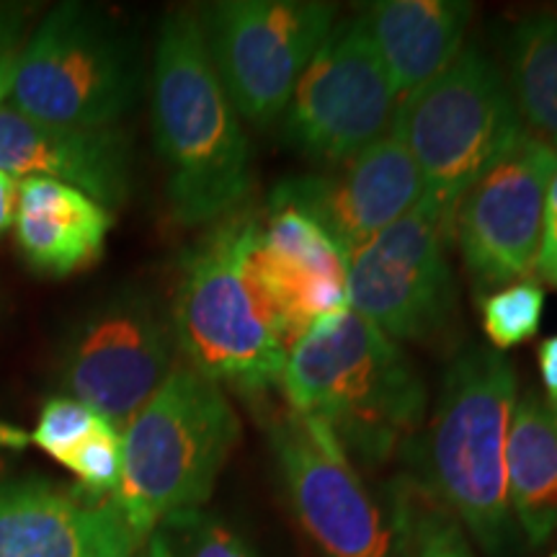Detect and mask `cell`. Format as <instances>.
<instances>
[{
	"label": "cell",
	"instance_id": "cell-20",
	"mask_svg": "<svg viewBox=\"0 0 557 557\" xmlns=\"http://www.w3.org/2000/svg\"><path fill=\"white\" fill-rule=\"evenodd\" d=\"M508 504L532 545L557 529V416L537 389L517 398L506 444Z\"/></svg>",
	"mask_w": 557,
	"mask_h": 557
},
{
	"label": "cell",
	"instance_id": "cell-18",
	"mask_svg": "<svg viewBox=\"0 0 557 557\" xmlns=\"http://www.w3.org/2000/svg\"><path fill=\"white\" fill-rule=\"evenodd\" d=\"M114 214L99 201L60 184L32 176L18 184L16 246L41 276H70L101 259Z\"/></svg>",
	"mask_w": 557,
	"mask_h": 557
},
{
	"label": "cell",
	"instance_id": "cell-19",
	"mask_svg": "<svg viewBox=\"0 0 557 557\" xmlns=\"http://www.w3.org/2000/svg\"><path fill=\"white\" fill-rule=\"evenodd\" d=\"M462 0H380L361 13L398 96L406 99L462 52L472 18Z\"/></svg>",
	"mask_w": 557,
	"mask_h": 557
},
{
	"label": "cell",
	"instance_id": "cell-17",
	"mask_svg": "<svg viewBox=\"0 0 557 557\" xmlns=\"http://www.w3.org/2000/svg\"><path fill=\"white\" fill-rule=\"evenodd\" d=\"M116 521L111 498L78 496L39 478L0 483V557H96Z\"/></svg>",
	"mask_w": 557,
	"mask_h": 557
},
{
	"label": "cell",
	"instance_id": "cell-28",
	"mask_svg": "<svg viewBox=\"0 0 557 557\" xmlns=\"http://www.w3.org/2000/svg\"><path fill=\"white\" fill-rule=\"evenodd\" d=\"M534 271L557 287V173L553 176L545 205V227H542V246Z\"/></svg>",
	"mask_w": 557,
	"mask_h": 557
},
{
	"label": "cell",
	"instance_id": "cell-12",
	"mask_svg": "<svg viewBox=\"0 0 557 557\" xmlns=\"http://www.w3.org/2000/svg\"><path fill=\"white\" fill-rule=\"evenodd\" d=\"M451 235L431 209L416 205L348 256V305L389 341H431L457 318Z\"/></svg>",
	"mask_w": 557,
	"mask_h": 557
},
{
	"label": "cell",
	"instance_id": "cell-4",
	"mask_svg": "<svg viewBox=\"0 0 557 557\" xmlns=\"http://www.w3.org/2000/svg\"><path fill=\"white\" fill-rule=\"evenodd\" d=\"M250 222L253 209H235L186 250L171 320L186 367L253 400L278 387L289 341L248 269Z\"/></svg>",
	"mask_w": 557,
	"mask_h": 557
},
{
	"label": "cell",
	"instance_id": "cell-30",
	"mask_svg": "<svg viewBox=\"0 0 557 557\" xmlns=\"http://www.w3.org/2000/svg\"><path fill=\"white\" fill-rule=\"evenodd\" d=\"M96 557H148V555H145L143 545H137V542L132 540V534L127 532V527H124V521L120 517V521L111 527V532L107 534V540H103V545Z\"/></svg>",
	"mask_w": 557,
	"mask_h": 557
},
{
	"label": "cell",
	"instance_id": "cell-23",
	"mask_svg": "<svg viewBox=\"0 0 557 557\" xmlns=\"http://www.w3.org/2000/svg\"><path fill=\"white\" fill-rule=\"evenodd\" d=\"M148 557H259L235 527L205 508L173 513L145 542Z\"/></svg>",
	"mask_w": 557,
	"mask_h": 557
},
{
	"label": "cell",
	"instance_id": "cell-29",
	"mask_svg": "<svg viewBox=\"0 0 557 557\" xmlns=\"http://www.w3.org/2000/svg\"><path fill=\"white\" fill-rule=\"evenodd\" d=\"M542 385H545V403L557 416V336H549L537 348Z\"/></svg>",
	"mask_w": 557,
	"mask_h": 557
},
{
	"label": "cell",
	"instance_id": "cell-21",
	"mask_svg": "<svg viewBox=\"0 0 557 557\" xmlns=\"http://www.w3.org/2000/svg\"><path fill=\"white\" fill-rule=\"evenodd\" d=\"M504 60L521 124L557 152V11L519 18L506 32Z\"/></svg>",
	"mask_w": 557,
	"mask_h": 557
},
{
	"label": "cell",
	"instance_id": "cell-8",
	"mask_svg": "<svg viewBox=\"0 0 557 557\" xmlns=\"http://www.w3.org/2000/svg\"><path fill=\"white\" fill-rule=\"evenodd\" d=\"M171 310L148 289L124 287L90 305L60 351V387L124 431L178 367Z\"/></svg>",
	"mask_w": 557,
	"mask_h": 557
},
{
	"label": "cell",
	"instance_id": "cell-32",
	"mask_svg": "<svg viewBox=\"0 0 557 557\" xmlns=\"http://www.w3.org/2000/svg\"><path fill=\"white\" fill-rule=\"evenodd\" d=\"M26 444H29V434H26L24 429L11 426V423L0 421V457H3L5 451L24 449Z\"/></svg>",
	"mask_w": 557,
	"mask_h": 557
},
{
	"label": "cell",
	"instance_id": "cell-9",
	"mask_svg": "<svg viewBox=\"0 0 557 557\" xmlns=\"http://www.w3.org/2000/svg\"><path fill=\"white\" fill-rule=\"evenodd\" d=\"M205 45L240 120H282L305 67L333 32L320 0H220L197 11Z\"/></svg>",
	"mask_w": 557,
	"mask_h": 557
},
{
	"label": "cell",
	"instance_id": "cell-27",
	"mask_svg": "<svg viewBox=\"0 0 557 557\" xmlns=\"http://www.w3.org/2000/svg\"><path fill=\"white\" fill-rule=\"evenodd\" d=\"M32 5L0 3V103L9 96L13 67L32 34Z\"/></svg>",
	"mask_w": 557,
	"mask_h": 557
},
{
	"label": "cell",
	"instance_id": "cell-7",
	"mask_svg": "<svg viewBox=\"0 0 557 557\" xmlns=\"http://www.w3.org/2000/svg\"><path fill=\"white\" fill-rule=\"evenodd\" d=\"M139 88L129 32L94 5L60 3L32 29L3 103L62 127H120Z\"/></svg>",
	"mask_w": 557,
	"mask_h": 557
},
{
	"label": "cell",
	"instance_id": "cell-14",
	"mask_svg": "<svg viewBox=\"0 0 557 557\" xmlns=\"http://www.w3.org/2000/svg\"><path fill=\"white\" fill-rule=\"evenodd\" d=\"M423 178L393 132L325 171L282 181L269 201L299 209L325 230L346 259L421 205Z\"/></svg>",
	"mask_w": 557,
	"mask_h": 557
},
{
	"label": "cell",
	"instance_id": "cell-16",
	"mask_svg": "<svg viewBox=\"0 0 557 557\" xmlns=\"http://www.w3.org/2000/svg\"><path fill=\"white\" fill-rule=\"evenodd\" d=\"M0 171L73 186L120 209L132 194V137L122 127H62L0 103Z\"/></svg>",
	"mask_w": 557,
	"mask_h": 557
},
{
	"label": "cell",
	"instance_id": "cell-11",
	"mask_svg": "<svg viewBox=\"0 0 557 557\" xmlns=\"http://www.w3.org/2000/svg\"><path fill=\"white\" fill-rule=\"evenodd\" d=\"M400 96L364 21L333 26L282 114V139L312 163L333 165L393 132Z\"/></svg>",
	"mask_w": 557,
	"mask_h": 557
},
{
	"label": "cell",
	"instance_id": "cell-25",
	"mask_svg": "<svg viewBox=\"0 0 557 557\" xmlns=\"http://www.w3.org/2000/svg\"><path fill=\"white\" fill-rule=\"evenodd\" d=\"M122 431L109 421H99L90 436L70 455L62 468L73 472L81 483L83 496L94 500H107L116 493L122 480Z\"/></svg>",
	"mask_w": 557,
	"mask_h": 557
},
{
	"label": "cell",
	"instance_id": "cell-6",
	"mask_svg": "<svg viewBox=\"0 0 557 557\" xmlns=\"http://www.w3.org/2000/svg\"><path fill=\"white\" fill-rule=\"evenodd\" d=\"M521 132L504 70L478 47H462L449 67L400 99L393 122L423 178L421 201L449 235L459 199Z\"/></svg>",
	"mask_w": 557,
	"mask_h": 557
},
{
	"label": "cell",
	"instance_id": "cell-31",
	"mask_svg": "<svg viewBox=\"0 0 557 557\" xmlns=\"http://www.w3.org/2000/svg\"><path fill=\"white\" fill-rule=\"evenodd\" d=\"M16 199H18L16 178L0 171V235L13 225V218H16Z\"/></svg>",
	"mask_w": 557,
	"mask_h": 557
},
{
	"label": "cell",
	"instance_id": "cell-26",
	"mask_svg": "<svg viewBox=\"0 0 557 557\" xmlns=\"http://www.w3.org/2000/svg\"><path fill=\"white\" fill-rule=\"evenodd\" d=\"M101 416L83 403L58 395L50 398L41 408L39 421L29 434V444L39 447L54 462H65L75 449L90 436V431L99 426Z\"/></svg>",
	"mask_w": 557,
	"mask_h": 557
},
{
	"label": "cell",
	"instance_id": "cell-22",
	"mask_svg": "<svg viewBox=\"0 0 557 557\" xmlns=\"http://www.w3.org/2000/svg\"><path fill=\"white\" fill-rule=\"evenodd\" d=\"M400 557H478L468 532L421 483L400 485L393 498Z\"/></svg>",
	"mask_w": 557,
	"mask_h": 557
},
{
	"label": "cell",
	"instance_id": "cell-3",
	"mask_svg": "<svg viewBox=\"0 0 557 557\" xmlns=\"http://www.w3.org/2000/svg\"><path fill=\"white\" fill-rule=\"evenodd\" d=\"M519 398L517 369L491 346H468L444 374L416 449L421 485L455 513L468 537L500 555L513 534L506 444Z\"/></svg>",
	"mask_w": 557,
	"mask_h": 557
},
{
	"label": "cell",
	"instance_id": "cell-2",
	"mask_svg": "<svg viewBox=\"0 0 557 557\" xmlns=\"http://www.w3.org/2000/svg\"><path fill=\"white\" fill-rule=\"evenodd\" d=\"M284 403L331 431L351 462L382 465L413 442L426 385L406 351L351 308L318 320L287 351Z\"/></svg>",
	"mask_w": 557,
	"mask_h": 557
},
{
	"label": "cell",
	"instance_id": "cell-15",
	"mask_svg": "<svg viewBox=\"0 0 557 557\" xmlns=\"http://www.w3.org/2000/svg\"><path fill=\"white\" fill-rule=\"evenodd\" d=\"M246 261L289 348L318 320L351 308L346 253L295 207L269 201L253 212Z\"/></svg>",
	"mask_w": 557,
	"mask_h": 557
},
{
	"label": "cell",
	"instance_id": "cell-5",
	"mask_svg": "<svg viewBox=\"0 0 557 557\" xmlns=\"http://www.w3.org/2000/svg\"><path fill=\"white\" fill-rule=\"evenodd\" d=\"M240 438L227 393L178 364L122 431V480L111 496L137 545L173 513L201 508Z\"/></svg>",
	"mask_w": 557,
	"mask_h": 557
},
{
	"label": "cell",
	"instance_id": "cell-1",
	"mask_svg": "<svg viewBox=\"0 0 557 557\" xmlns=\"http://www.w3.org/2000/svg\"><path fill=\"white\" fill-rule=\"evenodd\" d=\"M150 122L176 225H214L243 207L253 186V152L238 109L209 60L197 11H173L160 24L150 70Z\"/></svg>",
	"mask_w": 557,
	"mask_h": 557
},
{
	"label": "cell",
	"instance_id": "cell-13",
	"mask_svg": "<svg viewBox=\"0 0 557 557\" xmlns=\"http://www.w3.org/2000/svg\"><path fill=\"white\" fill-rule=\"evenodd\" d=\"M555 173L557 152L524 129L459 199L451 240L478 297L532 276Z\"/></svg>",
	"mask_w": 557,
	"mask_h": 557
},
{
	"label": "cell",
	"instance_id": "cell-24",
	"mask_svg": "<svg viewBox=\"0 0 557 557\" xmlns=\"http://www.w3.org/2000/svg\"><path fill=\"white\" fill-rule=\"evenodd\" d=\"M480 315H483V333L491 341V348L504 354L540 333L542 315H545V289L534 278L506 284L480 297Z\"/></svg>",
	"mask_w": 557,
	"mask_h": 557
},
{
	"label": "cell",
	"instance_id": "cell-10",
	"mask_svg": "<svg viewBox=\"0 0 557 557\" xmlns=\"http://www.w3.org/2000/svg\"><path fill=\"white\" fill-rule=\"evenodd\" d=\"M269 447L297 524L323 557H400L389 513L323 423L289 410L267 416Z\"/></svg>",
	"mask_w": 557,
	"mask_h": 557
}]
</instances>
